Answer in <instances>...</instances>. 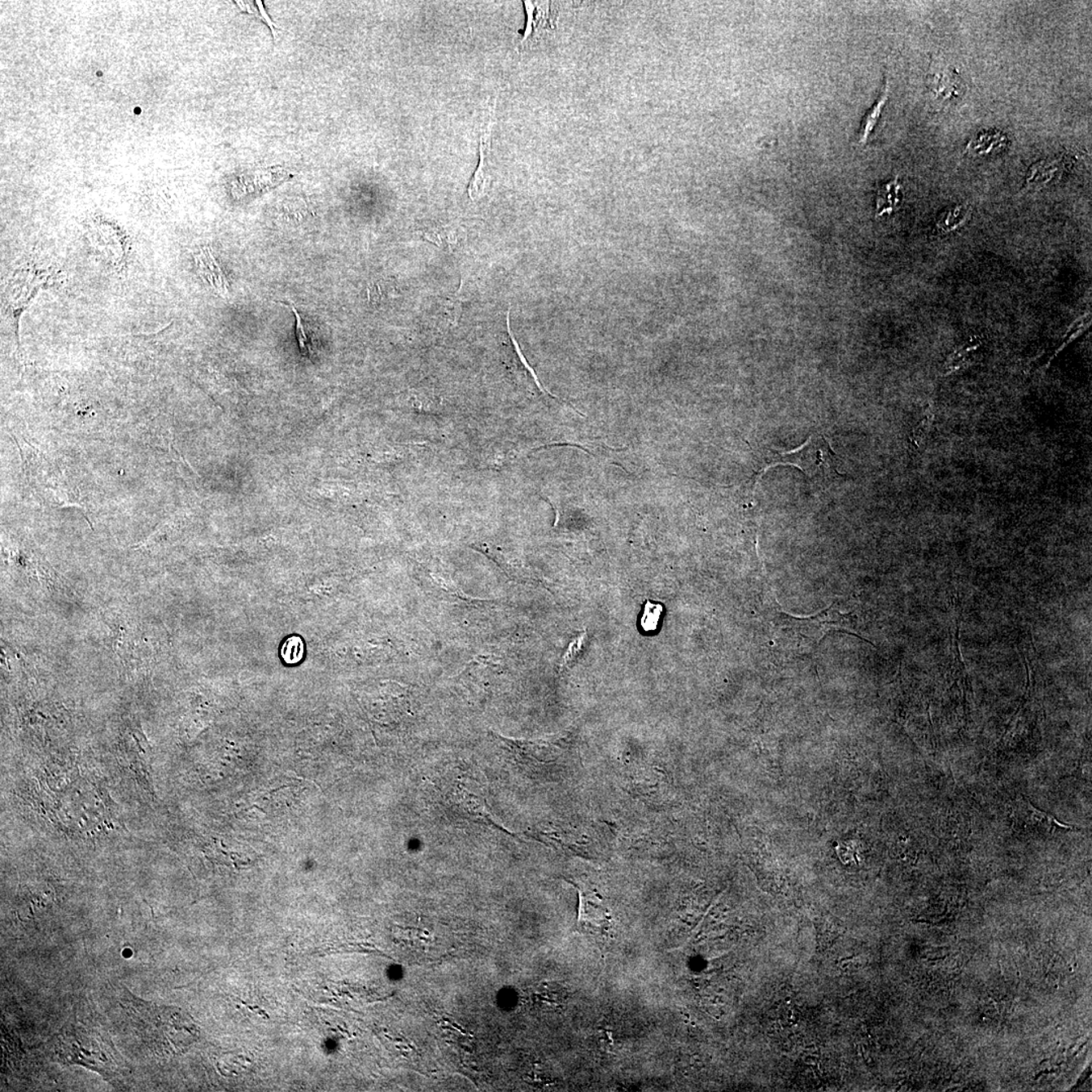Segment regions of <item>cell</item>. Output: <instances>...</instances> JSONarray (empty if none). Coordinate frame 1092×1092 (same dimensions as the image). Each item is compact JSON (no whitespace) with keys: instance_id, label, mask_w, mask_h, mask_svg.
<instances>
[{"instance_id":"16","label":"cell","mask_w":1092,"mask_h":1092,"mask_svg":"<svg viewBox=\"0 0 1092 1092\" xmlns=\"http://www.w3.org/2000/svg\"><path fill=\"white\" fill-rule=\"evenodd\" d=\"M235 3L237 4V7L240 8L241 11L256 16V18L261 20L262 22L268 24L270 30H272L274 37L277 36L275 35L277 28H275V24L272 19L269 18L268 12H266L264 2H260V0H257V2H235Z\"/></svg>"},{"instance_id":"10","label":"cell","mask_w":1092,"mask_h":1092,"mask_svg":"<svg viewBox=\"0 0 1092 1092\" xmlns=\"http://www.w3.org/2000/svg\"><path fill=\"white\" fill-rule=\"evenodd\" d=\"M578 928L581 932L599 933L607 927L608 918L605 910L590 902L581 893L580 910H579Z\"/></svg>"},{"instance_id":"2","label":"cell","mask_w":1092,"mask_h":1092,"mask_svg":"<svg viewBox=\"0 0 1092 1092\" xmlns=\"http://www.w3.org/2000/svg\"><path fill=\"white\" fill-rule=\"evenodd\" d=\"M850 616L841 614L839 611L828 608V609L821 612L820 614L810 618H797V617L788 614H781L774 625L776 627L782 641L790 639L792 636H798L792 645L795 650L804 652V647H812L815 641L823 639L829 631L848 632L853 635L848 627ZM795 636V637H796Z\"/></svg>"},{"instance_id":"11","label":"cell","mask_w":1092,"mask_h":1092,"mask_svg":"<svg viewBox=\"0 0 1092 1092\" xmlns=\"http://www.w3.org/2000/svg\"><path fill=\"white\" fill-rule=\"evenodd\" d=\"M1007 137L1002 132H982L969 142L965 152L974 156H986L998 153L1000 150L1007 148Z\"/></svg>"},{"instance_id":"15","label":"cell","mask_w":1092,"mask_h":1092,"mask_svg":"<svg viewBox=\"0 0 1092 1092\" xmlns=\"http://www.w3.org/2000/svg\"><path fill=\"white\" fill-rule=\"evenodd\" d=\"M662 611H664V606H662V604L652 603L650 601L645 603L644 614L640 618V627L644 632L652 633L657 631Z\"/></svg>"},{"instance_id":"3","label":"cell","mask_w":1092,"mask_h":1092,"mask_svg":"<svg viewBox=\"0 0 1092 1092\" xmlns=\"http://www.w3.org/2000/svg\"><path fill=\"white\" fill-rule=\"evenodd\" d=\"M781 456L787 461V464L798 466L810 478L819 474V478H827L831 474H837L835 469V454L823 437L810 439L802 448L796 452L783 453Z\"/></svg>"},{"instance_id":"4","label":"cell","mask_w":1092,"mask_h":1092,"mask_svg":"<svg viewBox=\"0 0 1092 1092\" xmlns=\"http://www.w3.org/2000/svg\"><path fill=\"white\" fill-rule=\"evenodd\" d=\"M928 87L933 107L936 110L952 107L960 101L967 90L965 82L956 69L941 62H933Z\"/></svg>"},{"instance_id":"5","label":"cell","mask_w":1092,"mask_h":1092,"mask_svg":"<svg viewBox=\"0 0 1092 1092\" xmlns=\"http://www.w3.org/2000/svg\"><path fill=\"white\" fill-rule=\"evenodd\" d=\"M1014 814L1016 829L1025 836L1048 837L1058 832L1073 829L1071 825L1061 823L1047 812L1037 810L1024 798L1016 800Z\"/></svg>"},{"instance_id":"17","label":"cell","mask_w":1092,"mask_h":1092,"mask_svg":"<svg viewBox=\"0 0 1092 1092\" xmlns=\"http://www.w3.org/2000/svg\"><path fill=\"white\" fill-rule=\"evenodd\" d=\"M303 653V643L299 637H290V640H287L282 650L283 660L289 664L301 661Z\"/></svg>"},{"instance_id":"8","label":"cell","mask_w":1092,"mask_h":1092,"mask_svg":"<svg viewBox=\"0 0 1092 1092\" xmlns=\"http://www.w3.org/2000/svg\"><path fill=\"white\" fill-rule=\"evenodd\" d=\"M1072 164V158L1061 155L1037 162L1029 168L1025 178V190H1037L1060 181L1065 170Z\"/></svg>"},{"instance_id":"1","label":"cell","mask_w":1092,"mask_h":1092,"mask_svg":"<svg viewBox=\"0 0 1092 1092\" xmlns=\"http://www.w3.org/2000/svg\"><path fill=\"white\" fill-rule=\"evenodd\" d=\"M54 1054L60 1062L86 1066L104 1077L114 1078L124 1071V1063L111 1041L95 1029L69 1024L54 1041Z\"/></svg>"},{"instance_id":"7","label":"cell","mask_w":1092,"mask_h":1092,"mask_svg":"<svg viewBox=\"0 0 1092 1092\" xmlns=\"http://www.w3.org/2000/svg\"><path fill=\"white\" fill-rule=\"evenodd\" d=\"M494 114L495 103L493 106L490 107L489 111L487 112L486 118L483 119L481 129H479L478 166L469 186V195L472 199L481 198L482 195L485 194L487 183H489V157Z\"/></svg>"},{"instance_id":"13","label":"cell","mask_w":1092,"mask_h":1092,"mask_svg":"<svg viewBox=\"0 0 1092 1092\" xmlns=\"http://www.w3.org/2000/svg\"><path fill=\"white\" fill-rule=\"evenodd\" d=\"M971 212V207L967 205H958L947 208L941 212L936 223V231L950 233L958 230L963 225L968 222Z\"/></svg>"},{"instance_id":"14","label":"cell","mask_w":1092,"mask_h":1092,"mask_svg":"<svg viewBox=\"0 0 1092 1092\" xmlns=\"http://www.w3.org/2000/svg\"><path fill=\"white\" fill-rule=\"evenodd\" d=\"M888 98H889V85H888V81H886L885 90H883L880 97H879L877 102L873 104V107L870 108L864 116V119L862 120L861 129L858 134V145H865L866 142L868 141L871 133H872L874 128L876 127L879 118H880L883 107H885Z\"/></svg>"},{"instance_id":"6","label":"cell","mask_w":1092,"mask_h":1092,"mask_svg":"<svg viewBox=\"0 0 1092 1092\" xmlns=\"http://www.w3.org/2000/svg\"><path fill=\"white\" fill-rule=\"evenodd\" d=\"M527 20L519 43L524 50L557 28L558 6L553 2H523Z\"/></svg>"},{"instance_id":"18","label":"cell","mask_w":1092,"mask_h":1092,"mask_svg":"<svg viewBox=\"0 0 1092 1092\" xmlns=\"http://www.w3.org/2000/svg\"><path fill=\"white\" fill-rule=\"evenodd\" d=\"M291 310H293L294 315L295 317V335H297L299 349H301V352L303 353H310L311 352L310 344H308V339L306 334L305 325H304L303 320L301 318V316H299L297 308H295L294 306H291Z\"/></svg>"},{"instance_id":"9","label":"cell","mask_w":1092,"mask_h":1092,"mask_svg":"<svg viewBox=\"0 0 1092 1092\" xmlns=\"http://www.w3.org/2000/svg\"><path fill=\"white\" fill-rule=\"evenodd\" d=\"M198 272L216 294H228V282L210 249L203 248L195 256Z\"/></svg>"},{"instance_id":"19","label":"cell","mask_w":1092,"mask_h":1092,"mask_svg":"<svg viewBox=\"0 0 1092 1092\" xmlns=\"http://www.w3.org/2000/svg\"><path fill=\"white\" fill-rule=\"evenodd\" d=\"M583 639H585V635H583L581 637H579L578 640H574L573 643L570 644L568 653L565 654L564 662H562V665L565 666L566 664H569L570 661L574 660V657L577 656L578 652H580V649L583 643Z\"/></svg>"},{"instance_id":"12","label":"cell","mask_w":1092,"mask_h":1092,"mask_svg":"<svg viewBox=\"0 0 1092 1092\" xmlns=\"http://www.w3.org/2000/svg\"><path fill=\"white\" fill-rule=\"evenodd\" d=\"M902 186L898 179L888 181L878 190L876 199V216L891 215L902 202Z\"/></svg>"}]
</instances>
